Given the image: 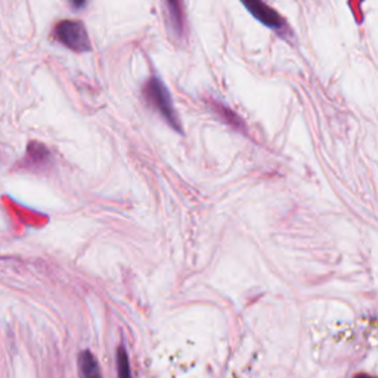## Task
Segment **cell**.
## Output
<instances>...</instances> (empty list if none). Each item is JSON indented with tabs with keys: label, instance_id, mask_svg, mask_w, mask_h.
<instances>
[{
	"label": "cell",
	"instance_id": "277c9868",
	"mask_svg": "<svg viewBox=\"0 0 378 378\" xmlns=\"http://www.w3.org/2000/svg\"><path fill=\"white\" fill-rule=\"evenodd\" d=\"M167 9H169V15L171 18L170 25L173 27V30L176 34L182 33L183 28V21H182V12H181V5L176 2H167L166 4Z\"/></svg>",
	"mask_w": 378,
	"mask_h": 378
},
{
	"label": "cell",
	"instance_id": "3957f363",
	"mask_svg": "<svg viewBox=\"0 0 378 378\" xmlns=\"http://www.w3.org/2000/svg\"><path fill=\"white\" fill-rule=\"evenodd\" d=\"M245 8L249 9L259 21L273 28V30H281V28H284L285 25L284 20L278 15V13L263 2H249V4H245Z\"/></svg>",
	"mask_w": 378,
	"mask_h": 378
},
{
	"label": "cell",
	"instance_id": "6da1fadb",
	"mask_svg": "<svg viewBox=\"0 0 378 378\" xmlns=\"http://www.w3.org/2000/svg\"><path fill=\"white\" fill-rule=\"evenodd\" d=\"M143 93H145V98H147V100H148V104L155 111H158L159 114H162L163 119L174 130H179V132H181V124H179L178 114L173 108L170 93L167 91V87L163 84V82L159 79H157V77H151L143 87Z\"/></svg>",
	"mask_w": 378,
	"mask_h": 378
},
{
	"label": "cell",
	"instance_id": "7a4b0ae2",
	"mask_svg": "<svg viewBox=\"0 0 378 378\" xmlns=\"http://www.w3.org/2000/svg\"><path fill=\"white\" fill-rule=\"evenodd\" d=\"M55 37L71 51L87 52L92 49L86 27L80 21H61L55 28Z\"/></svg>",
	"mask_w": 378,
	"mask_h": 378
}]
</instances>
